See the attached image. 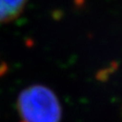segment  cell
Masks as SVG:
<instances>
[{
	"label": "cell",
	"instance_id": "6da1fadb",
	"mask_svg": "<svg viewBox=\"0 0 122 122\" xmlns=\"http://www.w3.org/2000/svg\"><path fill=\"white\" fill-rule=\"evenodd\" d=\"M16 110L20 122H60L61 104L51 89L34 85L21 91L17 97Z\"/></svg>",
	"mask_w": 122,
	"mask_h": 122
},
{
	"label": "cell",
	"instance_id": "7a4b0ae2",
	"mask_svg": "<svg viewBox=\"0 0 122 122\" xmlns=\"http://www.w3.org/2000/svg\"><path fill=\"white\" fill-rule=\"evenodd\" d=\"M26 0H0V22L15 20L25 8Z\"/></svg>",
	"mask_w": 122,
	"mask_h": 122
}]
</instances>
